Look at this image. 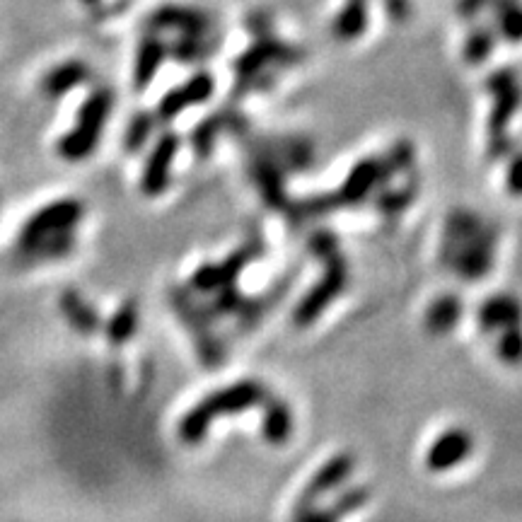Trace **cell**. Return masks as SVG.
I'll use <instances>...</instances> for the list:
<instances>
[{
  "mask_svg": "<svg viewBox=\"0 0 522 522\" xmlns=\"http://www.w3.org/2000/svg\"><path fill=\"white\" fill-rule=\"evenodd\" d=\"M61 307H63V315H66L68 322H71V327L78 334L90 336V334L100 332V327H102L100 315H97V312L92 310V307L87 305L78 293L66 290V293L61 295Z\"/></svg>",
  "mask_w": 522,
  "mask_h": 522,
  "instance_id": "cell-26",
  "label": "cell"
},
{
  "mask_svg": "<svg viewBox=\"0 0 522 522\" xmlns=\"http://www.w3.org/2000/svg\"><path fill=\"white\" fill-rule=\"evenodd\" d=\"M496 42H498L496 27L479 22V25H474L467 32V39H464L462 44V58L469 63V66H481V63H486L491 58L493 49H496Z\"/></svg>",
  "mask_w": 522,
  "mask_h": 522,
  "instance_id": "cell-27",
  "label": "cell"
},
{
  "mask_svg": "<svg viewBox=\"0 0 522 522\" xmlns=\"http://www.w3.org/2000/svg\"><path fill=\"white\" fill-rule=\"evenodd\" d=\"M242 126V114L230 112V109H220L208 119H203L199 126H196L194 133H191V148L199 153V158H208L211 148L216 145L218 133L223 129H240Z\"/></svg>",
  "mask_w": 522,
  "mask_h": 522,
  "instance_id": "cell-22",
  "label": "cell"
},
{
  "mask_svg": "<svg viewBox=\"0 0 522 522\" xmlns=\"http://www.w3.org/2000/svg\"><path fill=\"white\" fill-rule=\"evenodd\" d=\"M493 353L498 361L510 365V368L522 365V327L493 336Z\"/></svg>",
  "mask_w": 522,
  "mask_h": 522,
  "instance_id": "cell-30",
  "label": "cell"
},
{
  "mask_svg": "<svg viewBox=\"0 0 522 522\" xmlns=\"http://www.w3.org/2000/svg\"><path fill=\"white\" fill-rule=\"evenodd\" d=\"M498 230L486 218L469 208L448 213L440 235L438 259L448 274L474 283L491 274L496 264Z\"/></svg>",
  "mask_w": 522,
  "mask_h": 522,
  "instance_id": "cell-1",
  "label": "cell"
},
{
  "mask_svg": "<svg viewBox=\"0 0 522 522\" xmlns=\"http://www.w3.org/2000/svg\"><path fill=\"white\" fill-rule=\"evenodd\" d=\"M481 334L496 336L522 327V300L515 293H493L477 310Z\"/></svg>",
  "mask_w": 522,
  "mask_h": 522,
  "instance_id": "cell-15",
  "label": "cell"
},
{
  "mask_svg": "<svg viewBox=\"0 0 522 522\" xmlns=\"http://www.w3.org/2000/svg\"><path fill=\"white\" fill-rule=\"evenodd\" d=\"M83 3L85 5H97V3H100V0H83Z\"/></svg>",
  "mask_w": 522,
  "mask_h": 522,
  "instance_id": "cell-35",
  "label": "cell"
},
{
  "mask_svg": "<svg viewBox=\"0 0 522 522\" xmlns=\"http://www.w3.org/2000/svg\"><path fill=\"white\" fill-rule=\"evenodd\" d=\"M307 245H310L312 254L322 261L324 271L322 276H319V281L312 286L310 293L295 305L293 322L298 324V327H310L312 322H317V319L324 315V310L341 298V293H344L348 286V278H351L348 261L344 257V252H341L339 240H336L332 232L329 230L312 232Z\"/></svg>",
  "mask_w": 522,
  "mask_h": 522,
  "instance_id": "cell-4",
  "label": "cell"
},
{
  "mask_svg": "<svg viewBox=\"0 0 522 522\" xmlns=\"http://www.w3.org/2000/svg\"><path fill=\"white\" fill-rule=\"evenodd\" d=\"M368 0H346L339 13L334 15L332 34L339 42H356L368 29Z\"/></svg>",
  "mask_w": 522,
  "mask_h": 522,
  "instance_id": "cell-23",
  "label": "cell"
},
{
  "mask_svg": "<svg viewBox=\"0 0 522 522\" xmlns=\"http://www.w3.org/2000/svg\"><path fill=\"white\" fill-rule=\"evenodd\" d=\"M247 29L252 32V37H261V34L274 32V25H271V17L264 13H254L247 17Z\"/></svg>",
  "mask_w": 522,
  "mask_h": 522,
  "instance_id": "cell-34",
  "label": "cell"
},
{
  "mask_svg": "<svg viewBox=\"0 0 522 522\" xmlns=\"http://www.w3.org/2000/svg\"><path fill=\"white\" fill-rule=\"evenodd\" d=\"M397 177V172L392 170V165L387 162L385 155L380 158H363L351 167L348 177L341 182V187L332 191L327 196L329 211L346 206H361L363 201H368L370 196H375L385 184H390Z\"/></svg>",
  "mask_w": 522,
  "mask_h": 522,
  "instance_id": "cell-8",
  "label": "cell"
},
{
  "mask_svg": "<svg viewBox=\"0 0 522 522\" xmlns=\"http://www.w3.org/2000/svg\"><path fill=\"white\" fill-rule=\"evenodd\" d=\"M416 196H419V177L411 172L409 179L404 184H399V187H392V182L385 184L373 196V203L382 218H397L416 201Z\"/></svg>",
  "mask_w": 522,
  "mask_h": 522,
  "instance_id": "cell-21",
  "label": "cell"
},
{
  "mask_svg": "<svg viewBox=\"0 0 522 522\" xmlns=\"http://www.w3.org/2000/svg\"><path fill=\"white\" fill-rule=\"evenodd\" d=\"M216 27V20L201 8L189 5H162L148 15L145 29L148 32H179V34H208Z\"/></svg>",
  "mask_w": 522,
  "mask_h": 522,
  "instance_id": "cell-12",
  "label": "cell"
},
{
  "mask_svg": "<svg viewBox=\"0 0 522 522\" xmlns=\"http://www.w3.org/2000/svg\"><path fill=\"white\" fill-rule=\"evenodd\" d=\"M353 469H356V460L351 455H334L332 460H327L322 467L312 474L310 481L305 484V489L300 491V496L295 498V508L315 506V503L327 498L329 493H336L344 481L351 479Z\"/></svg>",
  "mask_w": 522,
  "mask_h": 522,
  "instance_id": "cell-14",
  "label": "cell"
},
{
  "mask_svg": "<svg viewBox=\"0 0 522 522\" xmlns=\"http://www.w3.org/2000/svg\"><path fill=\"white\" fill-rule=\"evenodd\" d=\"M506 189L513 196H522V150H520V153H515L508 162Z\"/></svg>",
  "mask_w": 522,
  "mask_h": 522,
  "instance_id": "cell-31",
  "label": "cell"
},
{
  "mask_svg": "<svg viewBox=\"0 0 522 522\" xmlns=\"http://www.w3.org/2000/svg\"><path fill=\"white\" fill-rule=\"evenodd\" d=\"M261 254H264V245H261L257 237H252V240H247L245 245L237 247L235 252L228 254L223 261L201 264L189 278L191 293H211L213 295L223 288L237 286L242 271H245L249 264H254Z\"/></svg>",
  "mask_w": 522,
  "mask_h": 522,
  "instance_id": "cell-9",
  "label": "cell"
},
{
  "mask_svg": "<svg viewBox=\"0 0 522 522\" xmlns=\"http://www.w3.org/2000/svg\"><path fill=\"white\" fill-rule=\"evenodd\" d=\"M136 327H138V305L124 303L107 322L104 334H107V339L112 341V344H124V341H129L133 332H136Z\"/></svg>",
  "mask_w": 522,
  "mask_h": 522,
  "instance_id": "cell-28",
  "label": "cell"
},
{
  "mask_svg": "<svg viewBox=\"0 0 522 522\" xmlns=\"http://www.w3.org/2000/svg\"><path fill=\"white\" fill-rule=\"evenodd\" d=\"M382 3H385L387 15H390L392 22H397V25H404L411 17V0H382Z\"/></svg>",
  "mask_w": 522,
  "mask_h": 522,
  "instance_id": "cell-32",
  "label": "cell"
},
{
  "mask_svg": "<svg viewBox=\"0 0 522 522\" xmlns=\"http://www.w3.org/2000/svg\"><path fill=\"white\" fill-rule=\"evenodd\" d=\"M486 90L493 97L489 124H486L489 155L498 160L513 153V138L508 136V129L515 112L522 107V80L513 68H498L486 78Z\"/></svg>",
  "mask_w": 522,
  "mask_h": 522,
  "instance_id": "cell-7",
  "label": "cell"
},
{
  "mask_svg": "<svg viewBox=\"0 0 522 522\" xmlns=\"http://www.w3.org/2000/svg\"><path fill=\"white\" fill-rule=\"evenodd\" d=\"M216 92V78H213L208 71L194 73L187 83H182L174 90L167 92L162 97L158 109H155V119L158 121H174L179 114L187 112L189 107H199V104L208 102Z\"/></svg>",
  "mask_w": 522,
  "mask_h": 522,
  "instance_id": "cell-10",
  "label": "cell"
},
{
  "mask_svg": "<svg viewBox=\"0 0 522 522\" xmlns=\"http://www.w3.org/2000/svg\"><path fill=\"white\" fill-rule=\"evenodd\" d=\"M493 27L510 44L522 42V0H491Z\"/></svg>",
  "mask_w": 522,
  "mask_h": 522,
  "instance_id": "cell-25",
  "label": "cell"
},
{
  "mask_svg": "<svg viewBox=\"0 0 522 522\" xmlns=\"http://www.w3.org/2000/svg\"><path fill=\"white\" fill-rule=\"evenodd\" d=\"M474 452V438L467 428H448L433 440L426 452V467L435 474L457 469L462 462H467Z\"/></svg>",
  "mask_w": 522,
  "mask_h": 522,
  "instance_id": "cell-13",
  "label": "cell"
},
{
  "mask_svg": "<svg viewBox=\"0 0 522 522\" xmlns=\"http://www.w3.org/2000/svg\"><path fill=\"white\" fill-rule=\"evenodd\" d=\"M269 397V387L261 380H254V377H242L232 385L220 387V390L206 394L199 404L191 406L187 414L179 419V440L196 448V445L203 443L213 423L225 419V416H240L249 409L264 406Z\"/></svg>",
  "mask_w": 522,
  "mask_h": 522,
  "instance_id": "cell-2",
  "label": "cell"
},
{
  "mask_svg": "<svg viewBox=\"0 0 522 522\" xmlns=\"http://www.w3.org/2000/svg\"><path fill=\"white\" fill-rule=\"evenodd\" d=\"M90 66H87L85 61H80V58H71V61H63L58 63V66L51 68L49 73L42 78V92L49 100H61L63 95H68V92L75 90V87L85 85L87 80H90Z\"/></svg>",
  "mask_w": 522,
  "mask_h": 522,
  "instance_id": "cell-19",
  "label": "cell"
},
{
  "mask_svg": "<svg viewBox=\"0 0 522 522\" xmlns=\"http://www.w3.org/2000/svg\"><path fill=\"white\" fill-rule=\"evenodd\" d=\"M85 216V206L78 199H58L39 208L22 225L17 247L25 257L46 261L68 257L75 247L73 230Z\"/></svg>",
  "mask_w": 522,
  "mask_h": 522,
  "instance_id": "cell-3",
  "label": "cell"
},
{
  "mask_svg": "<svg viewBox=\"0 0 522 522\" xmlns=\"http://www.w3.org/2000/svg\"><path fill=\"white\" fill-rule=\"evenodd\" d=\"M179 136L177 133H162L155 141L153 150L145 158L143 165V177H141V189L145 196L155 199V196L165 194L167 184H170V172H172V162L179 153Z\"/></svg>",
  "mask_w": 522,
  "mask_h": 522,
  "instance_id": "cell-11",
  "label": "cell"
},
{
  "mask_svg": "<svg viewBox=\"0 0 522 522\" xmlns=\"http://www.w3.org/2000/svg\"><path fill=\"white\" fill-rule=\"evenodd\" d=\"M303 49L283 42L274 32L254 37L249 49L242 51L232 63V71L237 75V83L232 95L245 97L247 92L269 90L274 85L276 73L281 68H290L303 61Z\"/></svg>",
  "mask_w": 522,
  "mask_h": 522,
  "instance_id": "cell-5",
  "label": "cell"
},
{
  "mask_svg": "<svg viewBox=\"0 0 522 522\" xmlns=\"http://www.w3.org/2000/svg\"><path fill=\"white\" fill-rule=\"evenodd\" d=\"M295 431V416L288 402L271 394L264 404V416H261V435L274 448H283Z\"/></svg>",
  "mask_w": 522,
  "mask_h": 522,
  "instance_id": "cell-18",
  "label": "cell"
},
{
  "mask_svg": "<svg viewBox=\"0 0 522 522\" xmlns=\"http://www.w3.org/2000/svg\"><path fill=\"white\" fill-rule=\"evenodd\" d=\"M218 37L208 34H179L172 44H167V54H172L179 63H201L218 49Z\"/></svg>",
  "mask_w": 522,
  "mask_h": 522,
  "instance_id": "cell-24",
  "label": "cell"
},
{
  "mask_svg": "<svg viewBox=\"0 0 522 522\" xmlns=\"http://www.w3.org/2000/svg\"><path fill=\"white\" fill-rule=\"evenodd\" d=\"M491 0H457V15L462 17V20H474L481 10L489 8Z\"/></svg>",
  "mask_w": 522,
  "mask_h": 522,
  "instance_id": "cell-33",
  "label": "cell"
},
{
  "mask_svg": "<svg viewBox=\"0 0 522 522\" xmlns=\"http://www.w3.org/2000/svg\"><path fill=\"white\" fill-rule=\"evenodd\" d=\"M167 44L162 42L158 32H145L143 39L138 42L136 61H133V87L136 90H145L155 80V73L165 63Z\"/></svg>",
  "mask_w": 522,
  "mask_h": 522,
  "instance_id": "cell-17",
  "label": "cell"
},
{
  "mask_svg": "<svg viewBox=\"0 0 522 522\" xmlns=\"http://www.w3.org/2000/svg\"><path fill=\"white\" fill-rule=\"evenodd\" d=\"M368 498L370 493L361 489V486H356V489L339 493V496H336L332 503H327V506L315 503V506L293 508V522H341L346 515L361 510L365 503H368Z\"/></svg>",
  "mask_w": 522,
  "mask_h": 522,
  "instance_id": "cell-16",
  "label": "cell"
},
{
  "mask_svg": "<svg viewBox=\"0 0 522 522\" xmlns=\"http://www.w3.org/2000/svg\"><path fill=\"white\" fill-rule=\"evenodd\" d=\"M155 126H158V119H155V114H150V112L133 114L129 126H126L124 148L129 150V153H138V150H141L143 145L148 143V138L155 133Z\"/></svg>",
  "mask_w": 522,
  "mask_h": 522,
  "instance_id": "cell-29",
  "label": "cell"
},
{
  "mask_svg": "<svg viewBox=\"0 0 522 522\" xmlns=\"http://www.w3.org/2000/svg\"><path fill=\"white\" fill-rule=\"evenodd\" d=\"M114 109V92L109 87H95L80 104L75 126L56 143L58 155L68 162H83L90 158L102 141L109 114Z\"/></svg>",
  "mask_w": 522,
  "mask_h": 522,
  "instance_id": "cell-6",
  "label": "cell"
},
{
  "mask_svg": "<svg viewBox=\"0 0 522 522\" xmlns=\"http://www.w3.org/2000/svg\"><path fill=\"white\" fill-rule=\"evenodd\" d=\"M462 319V300L457 295L445 293L431 300V305L423 312V327L428 334L445 336L460 324Z\"/></svg>",
  "mask_w": 522,
  "mask_h": 522,
  "instance_id": "cell-20",
  "label": "cell"
}]
</instances>
